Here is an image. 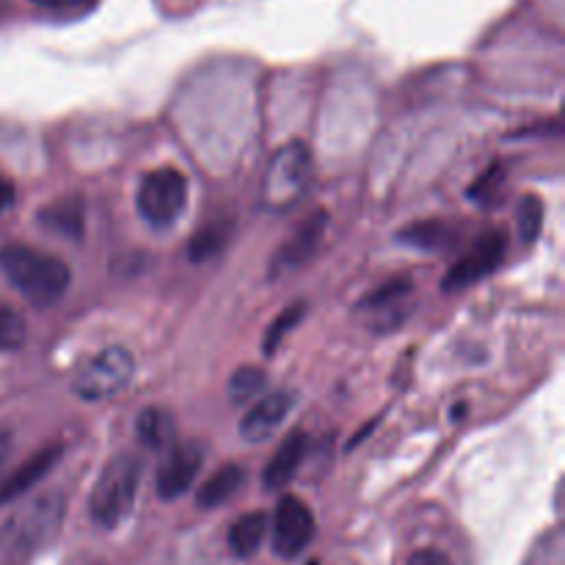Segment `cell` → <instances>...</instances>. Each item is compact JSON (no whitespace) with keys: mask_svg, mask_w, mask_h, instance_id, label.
<instances>
[{"mask_svg":"<svg viewBox=\"0 0 565 565\" xmlns=\"http://www.w3.org/2000/svg\"><path fill=\"white\" fill-rule=\"evenodd\" d=\"M11 452V430L6 428V425H0V467H3V461L9 458Z\"/></svg>","mask_w":565,"mask_h":565,"instance_id":"cell-27","label":"cell"},{"mask_svg":"<svg viewBox=\"0 0 565 565\" xmlns=\"http://www.w3.org/2000/svg\"><path fill=\"white\" fill-rule=\"evenodd\" d=\"M408 290H412V281L408 279L386 281L381 290H375L373 296L364 298L362 309H373V312H386V309H395L397 301L408 296Z\"/></svg>","mask_w":565,"mask_h":565,"instance_id":"cell-21","label":"cell"},{"mask_svg":"<svg viewBox=\"0 0 565 565\" xmlns=\"http://www.w3.org/2000/svg\"><path fill=\"white\" fill-rule=\"evenodd\" d=\"M204 463V447L196 441L171 447L166 461L158 469V497L160 500H177L185 494L196 480L199 469Z\"/></svg>","mask_w":565,"mask_h":565,"instance_id":"cell-9","label":"cell"},{"mask_svg":"<svg viewBox=\"0 0 565 565\" xmlns=\"http://www.w3.org/2000/svg\"><path fill=\"white\" fill-rule=\"evenodd\" d=\"M265 390V373L259 367H241L230 379L232 403H248Z\"/></svg>","mask_w":565,"mask_h":565,"instance_id":"cell-19","label":"cell"},{"mask_svg":"<svg viewBox=\"0 0 565 565\" xmlns=\"http://www.w3.org/2000/svg\"><path fill=\"white\" fill-rule=\"evenodd\" d=\"M132 373H136L132 353L121 345H110L105 351L94 353L92 359H86L77 367L72 390L83 401H108V397H114L116 392L130 384Z\"/></svg>","mask_w":565,"mask_h":565,"instance_id":"cell-4","label":"cell"},{"mask_svg":"<svg viewBox=\"0 0 565 565\" xmlns=\"http://www.w3.org/2000/svg\"><path fill=\"white\" fill-rule=\"evenodd\" d=\"M0 270L11 287L39 309L53 307L70 287V268L58 257L22 243L0 248Z\"/></svg>","mask_w":565,"mask_h":565,"instance_id":"cell-1","label":"cell"},{"mask_svg":"<svg viewBox=\"0 0 565 565\" xmlns=\"http://www.w3.org/2000/svg\"><path fill=\"white\" fill-rule=\"evenodd\" d=\"M25 342V320L9 307H0V351H17Z\"/></svg>","mask_w":565,"mask_h":565,"instance_id":"cell-22","label":"cell"},{"mask_svg":"<svg viewBox=\"0 0 565 565\" xmlns=\"http://www.w3.org/2000/svg\"><path fill=\"white\" fill-rule=\"evenodd\" d=\"M243 480H246L243 467H237V463H226V467H221L218 472H215L202 489H199L196 502L202 508H221L243 489Z\"/></svg>","mask_w":565,"mask_h":565,"instance_id":"cell-15","label":"cell"},{"mask_svg":"<svg viewBox=\"0 0 565 565\" xmlns=\"http://www.w3.org/2000/svg\"><path fill=\"white\" fill-rule=\"evenodd\" d=\"M230 235L232 221H210L204 230H199L196 235H193L191 246H188V257H191L193 263H204V259H210L213 254H218L221 248L226 246Z\"/></svg>","mask_w":565,"mask_h":565,"instance_id":"cell-16","label":"cell"},{"mask_svg":"<svg viewBox=\"0 0 565 565\" xmlns=\"http://www.w3.org/2000/svg\"><path fill=\"white\" fill-rule=\"evenodd\" d=\"M265 533H268V516L259 511L254 513H243L230 530V550L232 555L241 557V561H248L259 552L263 546Z\"/></svg>","mask_w":565,"mask_h":565,"instance_id":"cell-13","label":"cell"},{"mask_svg":"<svg viewBox=\"0 0 565 565\" xmlns=\"http://www.w3.org/2000/svg\"><path fill=\"white\" fill-rule=\"evenodd\" d=\"M326 226H329V215L323 210L309 215L301 226L290 235V241L274 254V263H270V276H287L292 270H298L301 265H307L315 257V252L320 248L326 235Z\"/></svg>","mask_w":565,"mask_h":565,"instance_id":"cell-8","label":"cell"},{"mask_svg":"<svg viewBox=\"0 0 565 565\" xmlns=\"http://www.w3.org/2000/svg\"><path fill=\"white\" fill-rule=\"evenodd\" d=\"M307 565H320V563H318V561H312V563H307Z\"/></svg>","mask_w":565,"mask_h":565,"instance_id":"cell-29","label":"cell"},{"mask_svg":"<svg viewBox=\"0 0 565 565\" xmlns=\"http://www.w3.org/2000/svg\"><path fill=\"white\" fill-rule=\"evenodd\" d=\"M309 180H312V154H309V149L298 141L287 143L274 154L268 171H265L263 191H259L263 207L270 210V213H285L303 196Z\"/></svg>","mask_w":565,"mask_h":565,"instance_id":"cell-3","label":"cell"},{"mask_svg":"<svg viewBox=\"0 0 565 565\" xmlns=\"http://www.w3.org/2000/svg\"><path fill=\"white\" fill-rule=\"evenodd\" d=\"M292 403H296L292 392H274V395H265L263 401H257V406L248 408L241 423L243 439L268 441L279 430V425L285 423L287 414L292 412Z\"/></svg>","mask_w":565,"mask_h":565,"instance_id":"cell-10","label":"cell"},{"mask_svg":"<svg viewBox=\"0 0 565 565\" xmlns=\"http://www.w3.org/2000/svg\"><path fill=\"white\" fill-rule=\"evenodd\" d=\"M3 14H6V3H3V0H0V20H3Z\"/></svg>","mask_w":565,"mask_h":565,"instance_id":"cell-28","label":"cell"},{"mask_svg":"<svg viewBox=\"0 0 565 565\" xmlns=\"http://www.w3.org/2000/svg\"><path fill=\"white\" fill-rule=\"evenodd\" d=\"M31 3L42 6V9L50 11H81L94 6V0H31Z\"/></svg>","mask_w":565,"mask_h":565,"instance_id":"cell-24","label":"cell"},{"mask_svg":"<svg viewBox=\"0 0 565 565\" xmlns=\"http://www.w3.org/2000/svg\"><path fill=\"white\" fill-rule=\"evenodd\" d=\"M39 224H42L44 230L55 232V235L72 237V241L83 237V204H81V199L70 196V199H61V202L50 204V207H44L42 213H39Z\"/></svg>","mask_w":565,"mask_h":565,"instance_id":"cell-14","label":"cell"},{"mask_svg":"<svg viewBox=\"0 0 565 565\" xmlns=\"http://www.w3.org/2000/svg\"><path fill=\"white\" fill-rule=\"evenodd\" d=\"M541 226H544V204L535 193H527L519 204V235L524 243H535V237L541 235Z\"/></svg>","mask_w":565,"mask_h":565,"instance_id":"cell-20","label":"cell"},{"mask_svg":"<svg viewBox=\"0 0 565 565\" xmlns=\"http://www.w3.org/2000/svg\"><path fill=\"white\" fill-rule=\"evenodd\" d=\"M138 439L152 450H160L171 441V417L163 408H147L138 417Z\"/></svg>","mask_w":565,"mask_h":565,"instance_id":"cell-17","label":"cell"},{"mask_svg":"<svg viewBox=\"0 0 565 565\" xmlns=\"http://www.w3.org/2000/svg\"><path fill=\"white\" fill-rule=\"evenodd\" d=\"M508 252V237L502 230H489L486 235L478 237L472 248L447 270L445 276V290H461V287L475 285V281L486 279V276L494 274L502 265Z\"/></svg>","mask_w":565,"mask_h":565,"instance_id":"cell-7","label":"cell"},{"mask_svg":"<svg viewBox=\"0 0 565 565\" xmlns=\"http://www.w3.org/2000/svg\"><path fill=\"white\" fill-rule=\"evenodd\" d=\"M406 565H450V557L439 550H419L408 557Z\"/></svg>","mask_w":565,"mask_h":565,"instance_id":"cell-25","label":"cell"},{"mask_svg":"<svg viewBox=\"0 0 565 565\" xmlns=\"http://www.w3.org/2000/svg\"><path fill=\"white\" fill-rule=\"evenodd\" d=\"M11 204H14V185H11L9 180H3V177H0V213H6Z\"/></svg>","mask_w":565,"mask_h":565,"instance_id":"cell-26","label":"cell"},{"mask_svg":"<svg viewBox=\"0 0 565 565\" xmlns=\"http://www.w3.org/2000/svg\"><path fill=\"white\" fill-rule=\"evenodd\" d=\"M61 452H64L61 450V445H50V447H44V450L33 452L25 463H20V467H17L14 472H11L9 478L0 483V505H6V502L22 497L28 489H33V486H36L44 475H50V469L58 463Z\"/></svg>","mask_w":565,"mask_h":565,"instance_id":"cell-11","label":"cell"},{"mask_svg":"<svg viewBox=\"0 0 565 565\" xmlns=\"http://www.w3.org/2000/svg\"><path fill=\"white\" fill-rule=\"evenodd\" d=\"M303 450H307V434L296 430V434L287 436L285 445L274 452L270 463L265 467V475H263L265 489L268 491L285 489V486L296 478L298 467H301Z\"/></svg>","mask_w":565,"mask_h":565,"instance_id":"cell-12","label":"cell"},{"mask_svg":"<svg viewBox=\"0 0 565 565\" xmlns=\"http://www.w3.org/2000/svg\"><path fill=\"white\" fill-rule=\"evenodd\" d=\"M315 516L307 508V502L298 497L285 494L276 505L274 516V552L285 561H296L307 552V546L315 539Z\"/></svg>","mask_w":565,"mask_h":565,"instance_id":"cell-6","label":"cell"},{"mask_svg":"<svg viewBox=\"0 0 565 565\" xmlns=\"http://www.w3.org/2000/svg\"><path fill=\"white\" fill-rule=\"evenodd\" d=\"M450 230L445 224H436V221H428V224H419L414 230L403 232V241L414 243V246H423V248H439L441 241H447Z\"/></svg>","mask_w":565,"mask_h":565,"instance_id":"cell-23","label":"cell"},{"mask_svg":"<svg viewBox=\"0 0 565 565\" xmlns=\"http://www.w3.org/2000/svg\"><path fill=\"white\" fill-rule=\"evenodd\" d=\"M138 480H141V461L136 456H116L108 467L99 472L97 483L88 500V513L94 524L105 530H114L116 524L125 522L136 502Z\"/></svg>","mask_w":565,"mask_h":565,"instance_id":"cell-2","label":"cell"},{"mask_svg":"<svg viewBox=\"0 0 565 565\" xmlns=\"http://www.w3.org/2000/svg\"><path fill=\"white\" fill-rule=\"evenodd\" d=\"M188 202V182L177 169L149 171L138 185V213L154 230H166L180 218Z\"/></svg>","mask_w":565,"mask_h":565,"instance_id":"cell-5","label":"cell"},{"mask_svg":"<svg viewBox=\"0 0 565 565\" xmlns=\"http://www.w3.org/2000/svg\"><path fill=\"white\" fill-rule=\"evenodd\" d=\"M301 318H303V303H292V307H287L285 312H281L274 323H270V329L265 331V340H263L265 356H274V353L279 351V345L285 342V337L296 329L298 320Z\"/></svg>","mask_w":565,"mask_h":565,"instance_id":"cell-18","label":"cell"}]
</instances>
